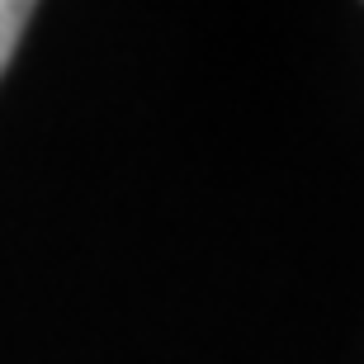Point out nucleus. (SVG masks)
Returning <instances> with one entry per match:
<instances>
[{
	"mask_svg": "<svg viewBox=\"0 0 364 364\" xmlns=\"http://www.w3.org/2000/svg\"><path fill=\"white\" fill-rule=\"evenodd\" d=\"M28 19H33V5H24V0H0V71L10 67L14 43H19Z\"/></svg>",
	"mask_w": 364,
	"mask_h": 364,
	"instance_id": "1",
	"label": "nucleus"
}]
</instances>
